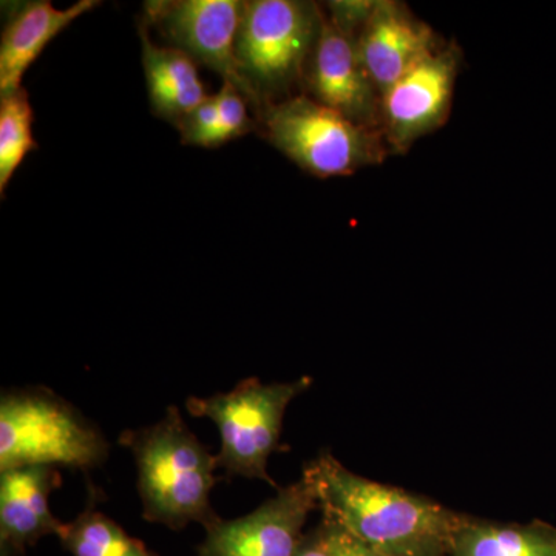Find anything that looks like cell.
Returning <instances> with one entry per match:
<instances>
[{
    "label": "cell",
    "instance_id": "cell-19",
    "mask_svg": "<svg viewBox=\"0 0 556 556\" xmlns=\"http://www.w3.org/2000/svg\"><path fill=\"white\" fill-rule=\"evenodd\" d=\"M215 98H217L219 119L228 141L254 130V123L248 113L247 98L232 84L223 83Z\"/></svg>",
    "mask_w": 556,
    "mask_h": 556
},
{
    "label": "cell",
    "instance_id": "cell-17",
    "mask_svg": "<svg viewBox=\"0 0 556 556\" xmlns=\"http://www.w3.org/2000/svg\"><path fill=\"white\" fill-rule=\"evenodd\" d=\"M38 148L33 137V108L24 87L0 94V193L5 195L11 178L25 156Z\"/></svg>",
    "mask_w": 556,
    "mask_h": 556
},
{
    "label": "cell",
    "instance_id": "cell-6",
    "mask_svg": "<svg viewBox=\"0 0 556 556\" xmlns=\"http://www.w3.org/2000/svg\"><path fill=\"white\" fill-rule=\"evenodd\" d=\"M309 383L308 378L280 383L249 378L229 393L189 397L186 407L190 415L207 417L217 426L222 439L218 463L226 473L276 486L268 473L269 457L280 447L288 405Z\"/></svg>",
    "mask_w": 556,
    "mask_h": 556
},
{
    "label": "cell",
    "instance_id": "cell-11",
    "mask_svg": "<svg viewBox=\"0 0 556 556\" xmlns=\"http://www.w3.org/2000/svg\"><path fill=\"white\" fill-rule=\"evenodd\" d=\"M357 43L380 97L442 46L430 25L417 20L407 5L396 0L376 2Z\"/></svg>",
    "mask_w": 556,
    "mask_h": 556
},
{
    "label": "cell",
    "instance_id": "cell-22",
    "mask_svg": "<svg viewBox=\"0 0 556 556\" xmlns=\"http://www.w3.org/2000/svg\"><path fill=\"white\" fill-rule=\"evenodd\" d=\"M294 556H332L327 522H321L318 529L303 538Z\"/></svg>",
    "mask_w": 556,
    "mask_h": 556
},
{
    "label": "cell",
    "instance_id": "cell-3",
    "mask_svg": "<svg viewBox=\"0 0 556 556\" xmlns=\"http://www.w3.org/2000/svg\"><path fill=\"white\" fill-rule=\"evenodd\" d=\"M100 428L49 388L7 391L0 399V471L68 467L90 471L109 456Z\"/></svg>",
    "mask_w": 556,
    "mask_h": 556
},
{
    "label": "cell",
    "instance_id": "cell-5",
    "mask_svg": "<svg viewBox=\"0 0 556 556\" xmlns=\"http://www.w3.org/2000/svg\"><path fill=\"white\" fill-rule=\"evenodd\" d=\"M258 119L270 144L314 177H348L391 155L382 130L353 123L306 94L266 105Z\"/></svg>",
    "mask_w": 556,
    "mask_h": 556
},
{
    "label": "cell",
    "instance_id": "cell-9",
    "mask_svg": "<svg viewBox=\"0 0 556 556\" xmlns=\"http://www.w3.org/2000/svg\"><path fill=\"white\" fill-rule=\"evenodd\" d=\"M316 508V490L303 473L251 514L219 518L206 527L199 556H294L305 538L306 519Z\"/></svg>",
    "mask_w": 556,
    "mask_h": 556
},
{
    "label": "cell",
    "instance_id": "cell-21",
    "mask_svg": "<svg viewBox=\"0 0 556 556\" xmlns=\"http://www.w3.org/2000/svg\"><path fill=\"white\" fill-rule=\"evenodd\" d=\"M324 522H327L328 526L332 556H386L362 543L361 540L348 533L342 527L325 521V519Z\"/></svg>",
    "mask_w": 556,
    "mask_h": 556
},
{
    "label": "cell",
    "instance_id": "cell-1",
    "mask_svg": "<svg viewBox=\"0 0 556 556\" xmlns=\"http://www.w3.org/2000/svg\"><path fill=\"white\" fill-rule=\"evenodd\" d=\"M303 473L316 490L325 521L386 556H450L466 521L427 497L358 477L331 453H321Z\"/></svg>",
    "mask_w": 556,
    "mask_h": 556
},
{
    "label": "cell",
    "instance_id": "cell-12",
    "mask_svg": "<svg viewBox=\"0 0 556 556\" xmlns=\"http://www.w3.org/2000/svg\"><path fill=\"white\" fill-rule=\"evenodd\" d=\"M53 467L0 471V554L20 556L43 536L64 535L65 522L51 514V490L60 485Z\"/></svg>",
    "mask_w": 556,
    "mask_h": 556
},
{
    "label": "cell",
    "instance_id": "cell-14",
    "mask_svg": "<svg viewBox=\"0 0 556 556\" xmlns=\"http://www.w3.org/2000/svg\"><path fill=\"white\" fill-rule=\"evenodd\" d=\"M142 68L148 83L149 100L153 113L177 124L208 94L197 70V62L174 47H160L149 36V25L139 21Z\"/></svg>",
    "mask_w": 556,
    "mask_h": 556
},
{
    "label": "cell",
    "instance_id": "cell-15",
    "mask_svg": "<svg viewBox=\"0 0 556 556\" xmlns=\"http://www.w3.org/2000/svg\"><path fill=\"white\" fill-rule=\"evenodd\" d=\"M450 556H556V529L538 521L496 525L466 518Z\"/></svg>",
    "mask_w": 556,
    "mask_h": 556
},
{
    "label": "cell",
    "instance_id": "cell-16",
    "mask_svg": "<svg viewBox=\"0 0 556 556\" xmlns=\"http://www.w3.org/2000/svg\"><path fill=\"white\" fill-rule=\"evenodd\" d=\"M61 543L72 556H156L93 506L68 522Z\"/></svg>",
    "mask_w": 556,
    "mask_h": 556
},
{
    "label": "cell",
    "instance_id": "cell-7",
    "mask_svg": "<svg viewBox=\"0 0 556 556\" xmlns=\"http://www.w3.org/2000/svg\"><path fill=\"white\" fill-rule=\"evenodd\" d=\"M243 5L240 0H152L144 3V21L159 28L170 47L232 84L257 112L237 62Z\"/></svg>",
    "mask_w": 556,
    "mask_h": 556
},
{
    "label": "cell",
    "instance_id": "cell-20",
    "mask_svg": "<svg viewBox=\"0 0 556 556\" xmlns=\"http://www.w3.org/2000/svg\"><path fill=\"white\" fill-rule=\"evenodd\" d=\"M378 0H356V2H329V17L332 24L351 35H361Z\"/></svg>",
    "mask_w": 556,
    "mask_h": 556
},
{
    "label": "cell",
    "instance_id": "cell-18",
    "mask_svg": "<svg viewBox=\"0 0 556 556\" xmlns=\"http://www.w3.org/2000/svg\"><path fill=\"white\" fill-rule=\"evenodd\" d=\"M181 141L189 146H199V148H218L226 144L225 130H223L222 119H219L217 98L208 97L201 102L199 108L182 116L175 124Z\"/></svg>",
    "mask_w": 556,
    "mask_h": 556
},
{
    "label": "cell",
    "instance_id": "cell-13",
    "mask_svg": "<svg viewBox=\"0 0 556 556\" xmlns=\"http://www.w3.org/2000/svg\"><path fill=\"white\" fill-rule=\"evenodd\" d=\"M97 5H100L97 0H80L60 10L47 0H39L21 7L10 17L0 40V94L21 89L25 72L51 40Z\"/></svg>",
    "mask_w": 556,
    "mask_h": 556
},
{
    "label": "cell",
    "instance_id": "cell-10",
    "mask_svg": "<svg viewBox=\"0 0 556 556\" xmlns=\"http://www.w3.org/2000/svg\"><path fill=\"white\" fill-rule=\"evenodd\" d=\"M311 98L369 129L382 130V97L368 75L357 36L325 16L306 68Z\"/></svg>",
    "mask_w": 556,
    "mask_h": 556
},
{
    "label": "cell",
    "instance_id": "cell-4",
    "mask_svg": "<svg viewBox=\"0 0 556 556\" xmlns=\"http://www.w3.org/2000/svg\"><path fill=\"white\" fill-rule=\"evenodd\" d=\"M325 14L316 3L302 0L244 2L237 62L248 84L257 115L263 108L291 98L303 78L324 27Z\"/></svg>",
    "mask_w": 556,
    "mask_h": 556
},
{
    "label": "cell",
    "instance_id": "cell-2",
    "mask_svg": "<svg viewBox=\"0 0 556 556\" xmlns=\"http://www.w3.org/2000/svg\"><path fill=\"white\" fill-rule=\"evenodd\" d=\"M119 444L137 463L146 521L182 530L190 522L206 529L219 519L211 506L218 456L189 430L178 408H167L155 426L124 431Z\"/></svg>",
    "mask_w": 556,
    "mask_h": 556
},
{
    "label": "cell",
    "instance_id": "cell-8",
    "mask_svg": "<svg viewBox=\"0 0 556 556\" xmlns=\"http://www.w3.org/2000/svg\"><path fill=\"white\" fill-rule=\"evenodd\" d=\"M459 67V49L442 43L383 94L382 131L391 153L404 155L447 123Z\"/></svg>",
    "mask_w": 556,
    "mask_h": 556
}]
</instances>
